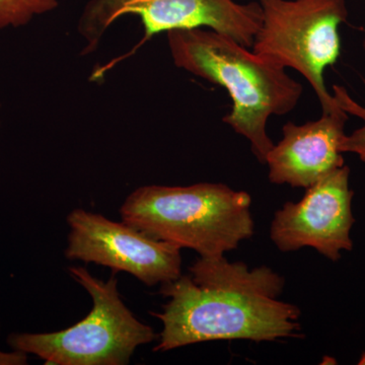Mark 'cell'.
<instances>
[{
  "label": "cell",
  "mask_w": 365,
  "mask_h": 365,
  "mask_svg": "<svg viewBox=\"0 0 365 365\" xmlns=\"http://www.w3.org/2000/svg\"><path fill=\"white\" fill-rule=\"evenodd\" d=\"M167 34L170 55L179 68L227 91L232 109L223 122L246 137L255 157L265 163L274 146L267 133L268 119L292 111L302 86L283 67L223 34L203 29Z\"/></svg>",
  "instance_id": "cell-1"
},
{
  "label": "cell",
  "mask_w": 365,
  "mask_h": 365,
  "mask_svg": "<svg viewBox=\"0 0 365 365\" xmlns=\"http://www.w3.org/2000/svg\"><path fill=\"white\" fill-rule=\"evenodd\" d=\"M252 198L218 182L188 187L143 186L120 208L122 220L158 241L222 257L254 235Z\"/></svg>",
  "instance_id": "cell-2"
},
{
  "label": "cell",
  "mask_w": 365,
  "mask_h": 365,
  "mask_svg": "<svg viewBox=\"0 0 365 365\" xmlns=\"http://www.w3.org/2000/svg\"><path fill=\"white\" fill-rule=\"evenodd\" d=\"M160 294L170 300L160 319L163 331L153 351L215 340L254 342L299 337L300 309L278 299L225 287H200L190 275L165 283Z\"/></svg>",
  "instance_id": "cell-3"
},
{
  "label": "cell",
  "mask_w": 365,
  "mask_h": 365,
  "mask_svg": "<svg viewBox=\"0 0 365 365\" xmlns=\"http://www.w3.org/2000/svg\"><path fill=\"white\" fill-rule=\"evenodd\" d=\"M68 271L91 295L90 313L58 332L13 334L9 343L14 350L36 355L46 365H125L139 346L157 339L153 329L124 304L115 276L103 281L81 266Z\"/></svg>",
  "instance_id": "cell-4"
},
{
  "label": "cell",
  "mask_w": 365,
  "mask_h": 365,
  "mask_svg": "<svg viewBox=\"0 0 365 365\" xmlns=\"http://www.w3.org/2000/svg\"><path fill=\"white\" fill-rule=\"evenodd\" d=\"M262 24L253 51L276 66L294 68L314 88L323 113L340 111L327 90L324 72L341 53L339 26L346 0H259Z\"/></svg>",
  "instance_id": "cell-5"
},
{
  "label": "cell",
  "mask_w": 365,
  "mask_h": 365,
  "mask_svg": "<svg viewBox=\"0 0 365 365\" xmlns=\"http://www.w3.org/2000/svg\"><path fill=\"white\" fill-rule=\"evenodd\" d=\"M133 14L140 19L145 38L176 30L208 28L252 48L262 24L258 1L234 0H91L81 20L79 32L90 48L117 19Z\"/></svg>",
  "instance_id": "cell-6"
},
{
  "label": "cell",
  "mask_w": 365,
  "mask_h": 365,
  "mask_svg": "<svg viewBox=\"0 0 365 365\" xmlns=\"http://www.w3.org/2000/svg\"><path fill=\"white\" fill-rule=\"evenodd\" d=\"M69 227L66 257L131 274L155 287L182 276L181 249L153 239L128 223L113 222L83 208L67 216Z\"/></svg>",
  "instance_id": "cell-7"
},
{
  "label": "cell",
  "mask_w": 365,
  "mask_h": 365,
  "mask_svg": "<svg viewBox=\"0 0 365 365\" xmlns=\"http://www.w3.org/2000/svg\"><path fill=\"white\" fill-rule=\"evenodd\" d=\"M350 169L343 165L307 187L304 198L287 202L274 215L270 237L281 252L313 248L331 261L351 251L354 217Z\"/></svg>",
  "instance_id": "cell-8"
},
{
  "label": "cell",
  "mask_w": 365,
  "mask_h": 365,
  "mask_svg": "<svg viewBox=\"0 0 365 365\" xmlns=\"http://www.w3.org/2000/svg\"><path fill=\"white\" fill-rule=\"evenodd\" d=\"M348 116L341 109L323 113L317 121L302 125L287 122L282 128V139L266 157L270 182L307 189L343 167L341 143Z\"/></svg>",
  "instance_id": "cell-9"
},
{
  "label": "cell",
  "mask_w": 365,
  "mask_h": 365,
  "mask_svg": "<svg viewBox=\"0 0 365 365\" xmlns=\"http://www.w3.org/2000/svg\"><path fill=\"white\" fill-rule=\"evenodd\" d=\"M190 277L200 287L234 288L246 294L278 299L285 281L272 269L262 266L250 270L245 263H230L225 256L200 257L189 268Z\"/></svg>",
  "instance_id": "cell-10"
},
{
  "label": "cell",
  "mask_w": 365,
  "mask_h": 365,
  "mask_svg": "<svg viewBox=\"0 0 365 365\" xmlns=\"http://www.w3.org/2000/svg\"><path fill=\"white\" fill-rule=\"evenodd\" d=\"M57 6L58 0H0V29L26 26Z\"/></svg>",
  "instance_id": "cell-11"
},
{
  "label": "cell",
  "mask_w": 365,
  "mask_h": 365,
  "mask_svg": "<svg viewBox=\"0 0 365 365\" xmlns=\"http://www.w3.org/2000/svg\"><path fill=\"white\" fill-rule=\"evenodd\" d=\"M333 91L334 98L341 109L364 121V125L353 132L351 135H345L341 143V151L343 153H355L365 163V108L355 102L343 86H334Z\"/></svg>",
  "instance_id": "cell-12"
},
{
  "label": "cell",
  "mask_w": 365,
  "mask_h": 365,
  "mask_svg": "<svg viewBox=\"0 0 365 365\" xmlns=\"http://www.w3.org/2000/svg\"><path fill=\"white\" fill-rule=\"evenodd\" d=\"M28 361V354L14 350V352H4L0 350V365H24Z\"/></svg>",
  "instance_id": "cell-13"
},
{
  "label": "cell",
  "mask_w": 365,
  "mask_h": 365,
  "mask_svg": "<svg viewBox=\"0 0 365 365\" xmlns=\"http://www.w3.org/2000/svg\"><path fill=\"white\" fill-rule=\"evenodd\" d=\"M359 364L365 365V352L364 353V354H362V356L360 357Z\"/></svg>",
  "instance_id": "cell-14"
},
{
  "label": "cell",
  "mask_w": 365,
  "mask_h": 365,
  "mask_svg": "<svg viewBox=\"0 0 365 365\" xmlns=\"http://www.w3.org/2000/svg\"><path fill=\"white\" fill-rule=\"evenodd\" d=\"M364 50H365V40L364 41Z\"/></svg>",
  "instance_id": "cell-15"
}]
</instances>
